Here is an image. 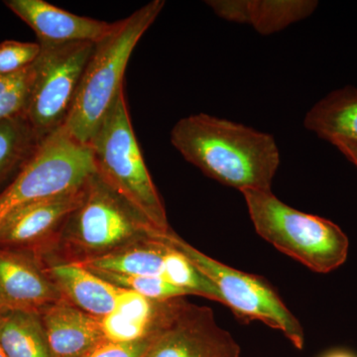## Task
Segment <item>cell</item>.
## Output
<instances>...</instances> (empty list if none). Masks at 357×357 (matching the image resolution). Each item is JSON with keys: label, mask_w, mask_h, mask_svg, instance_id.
I'll use <instances>...</instances> for the list:
<instances>
[{"label": "cell", "mask_w": 357, "mask_h": 357, "mask_svg": "<svg viewBox=\"0 0 357 357\" xmlns=\"http://www.w3.org/2000/svg\"><path fill=\"white\" fill-rule=\"evenodd\" d=\"M96 173L88 145L64 126L41 140L24 166L0 192V223L24 204L79 189Z\"/></svg>", "instance_id": "cell-5"}, {"label": "cell", "mask_w": 357, "mask_h": 357, "mask_svg": "<svg viewBox=\"0 0 357 357\" xmlns=\"http://www.w3.org/2000/svg\"><path fill=\"white\" fill-rule=\"evenodd\" d=\"M41 53V45L6 40L0 43V76L16 74L30 67Z\"/></svg>", "instance_id": "cell-24"}, {"label": "cell", "mask_w": 357, "mask_h": 357, "mask_svg": "<svg viewBox=\"0 0 357 357\" xmlns=\"http://www.w3.org/2000/svg\"><path fill=\"white\" fill-rule=\"evenodd\" d=\"M0 344L7 357H53L40 312L0 311Z\"/></svg>", "instance_id": "cell-19"}, {"label": "cell", "mask_w": 357, "mask_h": 357, "mask_svg": "<svg viewBox=\"0 0 357 357\" xmlns=\"http://www.w3.org/2000/svg\"><path fill=\"white\" fill-rule=\"evenodd\" d=\"M183 298L156 302L122 289L116 307L100 319L105 340L130 342L155 337L170 321Z\"/></svg>", "instance_id": "cell-13"}, {"label": "cell", "mask_w": 357, "mask_h": 357, "mask_svg": "<svg viewBox=\"0 0 357 357\" xmlns=\"http://www.w3.org/2000/svg\"><path fill=\"white\" fill-rule=\"evenodd\" d=\"M165 6L154 0L114 22L107 37L96 44L84 68L76 98L64 128L79 142L88 145L123 89V77L131 54Z\"/></svg>", "instance_id": "cell-2"}, {"label": "cell", "mask_w": 357, "mask_h": 357, "mask_svg": "<svg viewBox=\"0 0 357 357\" xmlns=\"http://www.w3.org/2000/svg\"><path fill=\"white\" fill-rule=\"evenodd\" d=\"M167 249L168 245L156 234L153 238L137 241L105 255L89 256L76 262L91 271L163 277Z\"/></svg>", "instance_id": "cell-17"}, {"label": "cell", "mask_w": 357, "mask_h": 357, "mask_svg": "<svg viewBox=\"0 0 357 357\" xmlns=\"http://www.w3.org/2000/svg\"><path fill=\"white\" fill-rule=\"evenodd\" d=\"M256 232L275 248L316 273L342 266L349 241L338 225L280 201L271 191L241 192Z\"/></svg>", "instance_id": "cell-4"}, {"label": "cell", "mask_w": 357, "mask_h": 357, "mask_svg": "<svg viewBox=\"0 0 357 357\" xmlns=\"http://www.w3.org/2000/svg\"><path fill=\"white\" fill-rule=\"evenodd\" d=\"M63 227L66 239L89 253L86 257L153 238L159 232L96 173L86 183L81 206Z\"/></svg>", "instance_id": "cell-7"}, {"label": "cell", "mask_w": 357, "mask_h": 357, "mask_svg": "<svg viewBox=\"0 0 357 357\" xmlns=\"http://www.w3.org/2000/svg\"><path fill=\"white\" fill-rule=\"evenodd\" d=\"M304 124L330 143H357V89L345 86L326 96L310 109Z\"/></svg>", "instance_id": "cell-18"}, {"label": "cell", "mask_w": 357, "mask_h": 357, "mask_svg": "<svg viewBox=\"0 0 357 357\" xmlns=\"http://www.w3.org/2000/svg\"><path fill=\"white\" fill-rule=\"evenodd\" d=\"M40 142L25 115L0 122V185L17 175Z\"/></svg>", "instance_id": "cell-20"}, {"label": "cell", "mask_w": 357, "mask_h": 357, "mask_svg": "<svg viewBox=\"0 0 357 357\" xmlns=\"http://www.w3.org/2000/svg\"><path fill=\"white\" fill-rule=\"evenodd\" d=\"M206 6L222 20L249 24L271 35L309 17L319 6L314 0H210Z\"/></svg>", "instance_id": "cell-15"}, {"label": "cell", "mask_w": 357, "mask_h": 357, "mask_svg": "<svg viewBox=\"0 0 357 357\" xmlns=\"http://www.w3.org/2000/svg\"><path fill=\"white\" fill-rule=\"evenodd\" d=\"M33 64L16 74L0 76V122L26 115L34 77Z\"/></svg>", "instance_id": "cell-22"}, {"label": "cell", "mask_w": 357, "mask_h": 357, "mask_svg": "<svg viewBox=\"0 0 357 357\" xmlns=\"http://www.w3.org/2000/svg\"><path fill=\"white\" fill-rule=\"evenodd\" d=\"M86 185L24 204L9 213L0 223V248L18 250L46 241L58 227H64L68 218L81 206Z\"/></svg>", "instance_id": "cell-10"}, {"label": "cell", "mask_w": 357, "mask_h": 357, "mask_svg": "<svg viewBox=\"0 0 357 357\" xmlns=\"http://www.w3.org/2000/svg\"><path fill=\"white\" fill-rule=\"evenodd\" d=\"M0 357H7L6 351H4L3 347H2L1 344H0Z\"/></svg>", "instance_id": "cell-28"}, {"label": "cell", "mask_w": 357, "mask_h": 357, "mask_svg": "<svg viewBox=\"0 0 357 357\" xmlns=\"http://www.w3.org/2000/svg\"><path fill=\"white\" fill-rule=\"evenodd\" d=\"M163 278L189 295L202 296L222 304L217 287L182 252L170 245L164 256Z\"/></svg>", "instance_id": "cell-21"}, {"label": "cell", "mask_w": 357, "mask_h": 357, "mask_svg": "<svg viewBox=\"0 0 357 357\" xmlns=\"http://www.w3.org/2000/svg\"><path fill=\"white\" fill-rule=\"evenodd\" d=\"M332 144L337 147L357 168V143L347 142V141H335Z\"/></svg>", "instance_id": "cell-26"}, {"label": "cell", "mask_w": 357, "mask_h": 357, "mask_svg": "<svg viewBox=\"0 0 357 357\" xmlns=\"http://www.w3.org/2000/svg\"><path fill=\"white\" fill-rule=\"evenodd\" d=\"M171 142L204 175L241 192L271 191L280 165L273 136L208 114L180 119Z\"/></svg>", "instance_id": "cell-1"}, {"label": "cell", "mask_w": 357, "mask_h": 357, "mask_svg": "<svg viewBox=\"0 0 357 357\" xmlns=\"http://www.w3.org/2000/svg\"><path fill=\"white\" fill-rule=\"evenodd\" d=\"M91 272L102 277L105 281L114 284L116 287L133 291L147 299L156 301V302L184 298L185 296L189 295L182 289L169 283L163 277L128 276V275L107 273V272Z\"/></svg>", "instance_id": "cell-23"}, {"label": "cell", "mask_w": 357, "mask_h": 357, "mask_svg": "<svg viewBox=\"0 0 357 357\" xmlns=\"http://www.w3.org/2000/svg\"><path fill=\"white\" fill-rule=\"evenodd\" d=\"M164 243L182 252L217 287L222 304L245 323L260 321L279 331L297 349L305 345L304 328L269 282L257 275L239 271L204 255L172 230L159 234Z\"/></svg>", "instance_id": "cell-6"}, {"label": "cell", "mask_w": 357, "mask_h": 357, "mask_svg": "<svg viewBox=\"0 0 357 357\" xmlns=\"http://www.w3.org/2000/svg\"><path fill=\"white\" fill-rule=\"evenodd\" d=\"M40 314L53 357H84L105 340L100 319L63 298Z\"/></svg>", "instance_id": "cell-14"}, {"label": "cell", "mask_w": 357, "mask_h": 357, "mask_svg": "<svg viewBox=\"0 0 357 357\" xmlns=\"http://www.w3.org/2000/svg\"><path fill=\"white\" fill-rule=\"evenodd\" d=\"M44 272L65 300L95 318L102 319L116 307L122 289L76 261L51 265Z\"/></svg>", "instance_id": "cell-16"}, {"label": "cell", "mask_w": 357, "mask_h": 357, "mask_svg": "<svg viewBox=\"0 0 357 357\" xmlns=\"http://www.w3.org/2000/svg\"><path fill=\"white\" fill-rule=\"evenodd\" d=\"M4 3L31 28L40 45L96 44L114 27V23L76 15L43 0H7Z\"/></svg>", "instance_id": "cell-11"}, {"label": "cell", "mask_w": 357, "mask_h": 357, "mask_svg": "<svg viewBox=\"0 0 357 357\" xmlns=\"http://www.w3.org/2000/svg\"><path fill=\"white\" fill-rule=\"evenodd\" d=\"M323 357H357L356 354H352L351 351H342V349H337V351H333L326 354Z\"/></svg>", "instance_id": "cell-27"}, {"label": "cell", "mask_w": 357, "mask_h": 357, "mask_svg": "<svg viewBox=\"0 0 357 357\" xmlns=\"http://www.w3.org/2000/svg\"><path fill=\"white\" fill-rule=\"evenodd\" d=\"M62 298L55 284L30 256L0 248V311L41 312Z\"/></svg>", "instance_id": "cell-12"}, {"label": "cell", "mask_w": 357, "mask_h": 357, "mask_svg": "<svg viewBox=\"0 0 357 357\" xmlns=\"http://www.w3.org/2000/svg\"><path fill=\"white\" fill-rule=\"evenodd\" d=\"M96 44L41 45L25 116L40 139L64 126Z\"/></svg>", "instance_id": "cell-8"}, {"label": "cell", "mask_w": 357, "mask_h": 357, "mask_svg": "<svg viewBox=\"0 0 357 357\" xmlns=\"http://www.w3.org/2000/svg\"><path fill=\"white\" fill-rule=\"evenodd\" d=\"M241 352L236 338L218 325L211 309L183 300L145 357H241Z\"/></svg>", "instance_id": "cell-9"}, {"label": "cell", "mask_w": 357, "mask_h": 357, "mask_svg": "<svg viewBox=\"0 0 357 357\" xmlns=\"http://www.w3.org/2000/svg\"><path fill=\"white\" fill-rule=\"evenodd\" d=\"M155 337L130 342L103 340L84 357H145Z\"/></svg>", "instance_id": "cell-25"}, {"label": "cell", "mask_w": 357, "mask_h": 357, "mask_svg": "<svg viewBox=\"0 0 357 357\" xmlns=\"http://www.w3.org/2000/svg\"><path fill=\"white\" fill-rule=\"evenodd\" d=\"M96 174L154 229L170 231L165 206L131 126L124 89L88 144Z\"/></svg>", "instance_id": "cell-3"}]
</instances>
